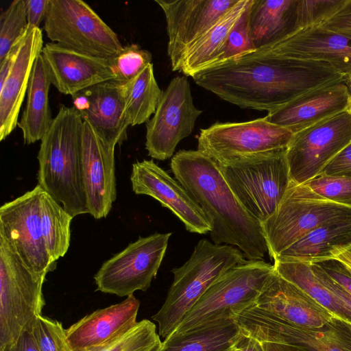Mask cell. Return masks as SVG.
Returning <instances> with one entry per match:
<instances>
[{
	"mask_svg": "<svg viewBox=\"0 0 351 351\" xmlns=\"http://www.w3.org/2000/svg\"><path fill=\"white\" fill-rule=\"evenodd\" d=\"M274 271V265L263 260L247 261L228 269L206 291L170 335L235 319L256 304Z\"/></svg>",
	"mask_w": 351,
	"mask_h": 351,
	"instance_id": "6",
	"label": "cell"
},
{
	"mask_svg": "<svg viewBox=\"0 0 351 351\" xmlns=\"http://www.w3.org/2000/svg\"><path fill=\"white\" fill-rule=\"evenodd\" d=\"M40 351H73L60 322L42 315L29 327Z\"/></svg>",
	"mask_w": 351,
	"mask_h": 351,
	"instance_id": "38",
	"label": "cell"
},
{
	"mask_svg": "<svg viewBox=\"0 0 351 351\" xmlns=\"http://www.w3.org/2000/svg\"><path fill=\"white\" fill-rule=\"evenodd\" d=\"M347 0H299L300 29L320 25L335 14Z\"/></svg>",
	"mask_w": 351,
	"mask_h": 351,
	"instance_id": "40",
	"label": "cell"
},
{
	"mask_svg": "<svg viewBox=\"0 0 351 351\" xmlns=\"http://www.w3.org/2000/svg\"><path fill=\"white\" fill-rule=\"evenodd\" d=\"M44 30L53 43L103 58L123 49L117 34L81 0H49Z\"/></svg>",
	"mask_w": 351,
	"mask_h": 351,
	"instance_id": "9",
	"label": "cell"
},
{
	"mask_svg": "<svg viewBox=\"0 0 351 351\" xmlns=\"http://www.w3.org/2000/svg\"><path fill=\"white\" fill-rule=\"evenodd\" d=\"M114 74V80L124 84L137 76L149 64L152 63V53L137 44L123 46L115 56L109 58Z\"/></svg>",
	"mask_w": 351,
	"mask_h": 351,
	"instance_id": "37",
	"label": "cell"
},
{
	"mask_svg": "<svg viewBox=\"0 0 351 351\" xmlns=\"http://www.w3.org/2000/svg\"><path fill=\"white\" fill-rule=\"evenodd\" d=\"M313 263L319 266L334 281L351 294V273L343 263L336 258H329Z\"/></svg>",
	"mask_w": 351,
	"mask_h": 351,
	"instance_id": "41",
	"label": "cell"
},
{
	"mask_svg": "<svg viewBox=\"0 0 351 351\" xmlns=\"http://www.w3.org/2000/svg\"><path fill=\"white\" fill-rule=\"evenodd\" d=\"M121 86L124 111L131 126L147 122L156 112L162 90L156 80L153 64Z\"/></svg>",
	"mask_w": 351,
	"mask_h": 351,
	"instance_id": "32",
	"label": "cell"
},
{
	"mask_svg": "<svg viewBox=\"0 0 351 351\" xmlns=\"http://www.w3.org/2000/svg\"><path fill=\"white\" fill-rule=\"evenodd\" d=\"M350 247L351 218L335 221L316 228L276 258L313 263L335 258Z\"/></svg>",
	"mask_w": 351,
	"mask_h": 351,
	"instance_id": "28",
	"label": "cell"
},
{
	"mask_svg": "<svg viewBox=\"0 0 351 351\" xmlns=\"http://www.w3.org/2000/svg\"><path fill=\"white\" fill-rule=\"evenodd\" d=\"M252 3V0H250L245 10L230 32L218 56L207 69L217 66L256 51L249 24V11Z\"/></svg>",
	"mask_w": 351,
	"mask_h": 351,
	"instance_id": "36",
	"label": "cell"
},
{
	"mask_svg": "<svg viewBox=\"0 0 351 351\" xmlns=\"http://www.w3.org/2000/svg\"><path fill=\"white\" fill-rule=\"evenodd\" d=\"M171 235L155 233L139 237L105 261L94 276L97 290L121 297L146 291L157 274Z\"/></svg>",
	"mask_w": 351,
	"mask_h": 351,
	"instance_id": "11",
	"label": "cell"
},
{
	"mask_svg": "<svg viewBox=\"0 0 351 351\" xmlns=\"http://www.w3.org/2000/svg\"><path fill=\"white\" fill-rule=\"evenodd\" d=\"M351 142L348 110L293 134L286 152L291 181L304 184Z\"/></svg>",
	"mask_w": 351,
	"mask_h": 351,
	"instance_id": "14",
	"label": "cell"
},
{
	"mask_svg": "<svg viewBox=\"0 0 351 351\" xmlns=\"http://www.w3.org/2000/svg\"><path fill=\"white\" fill-rule=\"evenodd\" d=\"M261 49L286 58L325 62L342 74L351 73V38L321 25L302 29Z\"/></svg>",
	"mask_w": 351,
	"mask_h": 351,
	"instance_id": "22",
	"label": "cell"
},
{
	"mask_svg": "<svg viewBox=\"0 0 351 351\" xmlns=\"http://www.w3.org/2000/svg\"><path fill=\"white\" fill-rule=\"evenodd\" d=\"M27 27L25 1H13L0 16V62L21 39Z\"/></svg>",
	"mask_w": 351,
	"mask_h": 351,
	"instance_id": "35",
	"label": "cell"
},
{
	"mask_svg": "<svg viewBox=\"0 0 351 351\" xmlns=\"http://www.w3.org/2000/svg\"><path fill=\"white\" fill-rule=\"evenodd\" d=\"M165 16L167 55L171 69L179 71L182 58L239 0H154Z\"/></svg>",
	"mask_w": 351,
	"mask_h": 351,
	"instance_id": "16",
	"label": "cell"
},
{
	"mask_svg": "<svg viewBox=\"0 0 351 351\" xmlns=\"http://www.w3.org/2000/svg\"><path fill=\"white\" fill-rule=\"evenodd\" d=\"M350 218L351 207L320 196L305 183L291 181L276 212L261 225L268 254L274 260L316 228Z\"/></svg>",
	"mask_w": 351,
	"mask_h": 351,
	"instance_id": "7",
	"label": "cell"
},
{
	"mask_svg": "<svg viewBox=\"0 0 351 351\" xmlns=\"http://www.w3.org/2000/svg\"><path fill=\"white\" fill-rule=\"evenodd\" d=\"M161 344L156 325L143 319L123 335L91 351H158Z\"/></svg>",
	"mask_w": 351,
	"mask_h": 351,
	"instance_id": "34",
	"label": "cell"
},
{
	"mask_svg": "<svg viewBox=\"0 0 351 351\" xmlns=\"http://www.w3.org/2000/svg\"><path fill=\"white\" fill-rule=\"evenodd\" d=\"M51 84L66 95L114 80L109 58L86 54L56 43H46L41 53Z\"/></svg>",
	"mask_w": 351,
	"mask_h": 351,
	"instance_id": "19",
	"label": "cell"
},
{
	"mask_svg": "<svg viewBox=\"0 0 351 351\" xmlns=\"http://www.w3.org/2000/svg\"><path fill=\"white\" fill-rule=\"evenodd\" d=\"M305 184L320 196L351 207V178L319 173Z\"/></svg>",
	"mask_w": 351,
	"mask_h": 351,
	"instance_id": "39",
	"label": "cell"
},
{
	"mask_svg": "<svg viewBox=\"0 0 351 351\" xmlns=\"http://www.w3.org/2000/svg\"><path fill=\"white\" fill-rule=\"evenodd\" d=\"M51 77L42 54L36 59L27 90V102L17 126L25 144L41 140L49 130L53 118L49 106Z\"/></svg>",
	"mask_w": 351,
	"mask_h": 351,
	"instance_id": "27",
	"label": "cell"
},
{
	"mask_svg": "<svg viewBox=\"0 0 351 351\" xmlns=\"http://www.w3.org/2000/svg\"><path fill=\"white\" fill-rule=\"evenodd\" d=\"M239 332L235 319L217 321L169 336L158 351H230Z\"/></svg>",
	"mask_w": 351,
	"mask_h": 351,
	"instance_id": "30",
	"label": "cell"
},
{
	"mask_svg": "<svg viewBox=\"0 0 351 351\" xmlns=\"http://www.w3.org/2000/svg\"><path fill=\"white\" fill-rule=\"evenodd\" d=\"M243 253L229 245L200 240L189 259L172 269L173 281L160 310L152 316L158 324V335L164 339L177 328L184 315L224 273L246 263Z\"/></svg>",
	"mask_w": 351,
	"mask_h": 351,
	"instance_id": "4",
	"label": "cell"
},
{
	"mask_svg": "<svg viewBox=\"0 0 351 351\" xmlns=\"http://www.w3.org/2000/svg\"><path fill=\"white\" fill-rule=\"evenodd\" d=\"M235 320L243 332L261 342L290 345L301 351H351V324L337 317L322 327L306 328L254 305Z\"/></svg>",
	"mask_w": 351,
	"mask_h": 351,
	"instance_id": "10",
	"label": "cell"
},
{
	"mask_svg": "<svg viewBox=\"0 0 351 351\" xmlns=\"http://www.w3.org/2000/svg\"><path fill=\"white\" fill-rule=\"evenodd\" d=\"M24 36V35H23ZM21 39L11 49L7 56L0 62V88L5 82L17 56Z\"/></svg>",
	"mask_w": 351,
	"mask_h": 351,
	"instance_id": "48",
	"label": "cell"
},
{
	"mask_svg": "<svg viewBox=\"0 0 351 351\" xmlns=\"http://www.w3.org/2000/svg\"><path fill=\"white\" fill-rule=\"evenodd\" d=\"M115 147L84 121L82 134V168L89 214L106 217L117 197Z\"/></svg>",
	"mask_w": 351,
	"mask_h": 351,
	"instance_id": "18",
	"label": "cell"
},
{
	"mask_svg": "<svg viewBox=\"0 0 351 351\" xmlns=\"http://www.w3.org/2000/svg\"><path fill=\"white\" fill-rule=\"evenodd\" d=\"M344 265H346V267H347V269L349 270V271L351 273V265H346V264H344Z\"/></svg>",
	"mask_w": 351,
	"mask_h": 351,
	"instance_id": "53",
	"label": "cell"
},
{
	"mask_svg": "<svg viewBox=\"0 0 351 351\" xmlns=\"http://www.w3.org/2000/svg\"><path fill=\"white\" fill-rule=\"evenodd\" d=\"M73 107L107 143L116 146L127 138L130 126L124 111L121 86L114 80L104 82L73 96Z\"/></svg>",
	"mask_w": 351,
	"mask_h": 351,
	"instance_id": "21",
	"label": "cell"
},
{
	"mask_svg": "<svg viewBox=\"0 0 351 351\" xmlns=\"http://www.w3.org/2000/svg\"><path fill=\"white\" fill-rule=\"evenodd\" d=\"M130 181L136 194L158 201L180 219L189 232L202 234L210 232V223L202 208L180 182L153 160L133 163Z\"/></svg>",
	"mask_w": 351,
	"mask_h": 351,
	"instance_id": "17",
	"label": "cell"
},
{
	"mask_svg": "<svg viewBox=\"0 0 351 351\" xmlns=\"http://www.w3.org/2000/svg\"><path fill=\"white\" fill-rule=\"evenodd\" d=\"M83 123L73 106L61 105L37 156L38 184L73 217L89 213L82 168Z\"/></svg>",
	"mask_w": 351,
	"mask_h": 351,
	"instance_id": "3",
	"label": "cell"
},
{
	"mask_svg": "<svg viewBox=\"0 0 351 351\" xmlns=\"http://www.w3.org/2000/svg\"><path fill=\"white\" fill-rule=\"evenodd\" d=\"M192 78L223 100L269 112L311 90L346 80V75L325 62L286 58L258 49Z\"/></svg>",
	"mask_w": 351,
	"mask_h": 351,
	"instance_id": "1",
	"label": "cell"
},
{
	"mask_svg": "<svg viewBox=\"0 0 351 351\" xmlns=\"http://www.w3.org/2000/svg\"><path fill=\"white\" fill-rule=\"evenodd\" d=\"M255 306L289 323L306 328L322 327L335 317L276 271L258 296Z\"/></svg>",
	"mask_w": 351,
	"mask_h": 351,
	"instance_id": "24",
	"label": "cell"
},
{
	"mask_svg": "<svg viewBox=\"0 0 351 351\" xmlns=\"http://www.w3.org/2000/svg\"><path fill=\"white\" fill-rule=\"evenodd\" d=\"M43 189L37 184L0 208V237L32 271L47 274L56 269L43 236L40 200Z\"/></svg>",
	"mask_w": 351,
	"mask_h": 351,
	"instance_id": "13",
	"label": "cell"
},
{
	"mask_svg": "<svg viewBox=\"0 0 351 351\" xmlns=\"http://www.w3.org/2000/svg\"><path fill=\"white\" fill-rule=\"evenodd\" d=\"M25 1L28 27H39L40 23L45 19L49 0Z\"/></svg>",
	"mask_w": 351,
	"mask_h": 351,
	"instance_id": "45",
	"label": "cell"
},
{
	"mask_svg": "<svg viewBox=\"0 0 351 351\" xmlns=\"http://www.w3.org/2000/svg\"><path fill=\"white\" fill-rule=\"evenodd\" d=\"M315 275L320 282L341 302L342 305L351 313V294L334 281L317 265L311 263Z\"/></svg>",
	"mask_w": 351,
	"mask_h": 351,
	"instance_id": "44",
	"label": "cell"
},
{
	"mask_svg": "<svg viewBox=\"0 0 351 351\" xmlns=\"http://www.w3.org/2000/svg\"><path fill=\"white\" fill-rule=\"evenodd\" d=\"M73 218L62 206L43 191L40 200L41 228L47 252L53 262L68 251Z\"/></svg>",
	"mask_w": 351,
	"mask_h": 351,
	"instance_id": "33",
	"label": "cell"
},
{
	"mask_svg": "<svg viewBox=\"0 0 351 351\" xmlns=\"http://www.w3.org/2000/svg\"><path fill=\"white\" fill-rule=\"evenodd\" d=\"M350 88L346 80L311 90L278 109L265 119L293 134L348 110Z\"/></svg>",
	"mask_w": 351,
	"mask_h": 351,
	"instance_id": "20",
	"label": "cell"
},
{
	"mask_svg": "<svg viewBox=\"0 0 351 351\" xmlns=\"http://www.w3.org/2000/svg\"><path fill=\"white\" fill-rule=\"evenodd\" d=\"M250 0L238 3L217 21L183 56L179 72L193 77L215 60Z\"/></svg>",
	"mask_w": 351,
	"mask_h": 351,
	"instance_id": "29",
	"label": "cell"
},
{
	"mask_svg": "<svg viewBox=\"0 0 351 351\" xmlns=\"http://www.w3.org/2000/svg\"><path fill=\"white\" fill-rule=\"evenodd\" d=\"M346 81L350 86H351V73L346 75Z\"/></svg>",
	"mask_w": 351,
	"mask_h": 351,
	"instance_id": "51",
	"label": "cell"
},
{
	"mask_svg": "<svg viewBox=\"0 0 351 351\" xmlns=\"http://www.w3.org/2000/svg\"><path fill=\"white\" fill-rule=\"evenodd\" d=\"M320 173L351 178V142L324 167Z\"/></svg>",
	"mask_w": 351,
	"mask_h": 351,
	"instance_id": "42",
	"label": "cell"
},
{
	"mask_svg": "<svg viewBox=\"0 0 351 351\" xmlns=\"http://www.w3.org/2000/svg\"><path fill=\"white\" fill-rule=\"evenodd\" d=\"M298 2L299 0H252L249 24L256 49L274 45L300 30Z\"/></svg>",
	"mask_w": 351,
	"mask_h": 351,
	"instance_id": "26",
	"label": "cell"
},
{
	"mask_svg": "<svg viewBox=\"0 0 351 351\" xmlns=\"http://www.w3.org/2000/svg\"><path fill=\"white\" fill-rule=\"evenodd\" d=\"M202 113L194 105L187 77L173 78L146 124L148 156L159 160L171 158L178 143L191 134Z\"/></svg>",
	"mask_w": 351,
	"mask_h": 351,
	"instance_id": "15",
	"label": "cell"
},
{
	"mask_svg": "<svg viewBox=\"0 0 351 351\" xmlns=\"http://www.w3.org/2000/svg\"><path fill=\"white\" fill-rule=\"evenodd\" d=\"M264 351H301L298 348L287 344L262 342Z\"/></svg>",
	"mask_w": 351,
	"mask_h": 351,
	"instance_id": "49",
	"label": "cell"
},
{
	"mask_svg": "<svg viewBox=\"0 0 351 351\" xmlns=\"http://www.w3.org/2000/svg\"><path fill=\"white\" fill-rule=\"evenodd\" d=\"M350 104H349V108H348V110L351 113V86H350Z\"/></svg>",
	"mask_w": 351,
	"mask_h": 351,
	"instance_id": "52",
	"label": "cell"
},
{
	"mask_svg": "<svg viewBox=\"0 0 351 351\" xmlns=\"http://www.w3.org/2000/svg\"><path fill=\"white\" fill-rule=\"evenodd\" d=\"M0 351H40L34 336L28 328L24 330L12 345Z\"/></svg>",
	"mask_w": 351,
	"mask_h": 351,
	"instance_id": "46",
	"label": "cell"
},
{
	"mask_svg": "<svg viewBox=\"0 0 351 351\" xmlns=\"http://www.w3.org/2000/svg\"><path fill=\"white\" fill-rule=\"evenodd\" d=\"M230 351H238V350H237L236 349H234V348L232 347V350H231Z\"/></svg>",
	"mask_w": 351,
	"mask_h": 351,
	"instance_id": "54",
	"label": "cell"
},
{
	"mask_svg": "<svg viewBox=\"0 0 351 351\" xmlns=\"http://www.w3.org/2000/svg\"><path fill=\"white\" fill-rule=\"evenodd\" d=\"M43 47L42 29L27 27L12 67L0 88V141L17 126L32 68Z\"/></svg>",
	"mask_w": 351,
	"mask_h": 351,
	"instance_id": "25",
	"label": "cell"
},
{
	"mask_svg": "<svg viewBox=\"0 0 351 351\" xmlns=\"http://www.w3.org/2000/svg\"><path fill=\"white\" fill-rule=\"evenodd\" d=\"M293 133L265 117L237 123H215L202 129L197 149L217 162L287 148Z\"/></svg>",
	"mask_w": 351,
	"mask_h": 351,
	"instance_id": "12",
	"label": "cell"
},
{
	"mask_svg": "<svg viewBox=\"0 0 351 351\" xmlns=\"http://www.w3.org/2000/svg\"><path fill=\"white\" fill-rule=\"evenodd\" d=\"M170 167L209 221L213 243L237 246L248 261L263 260L268 248L261 225L236 197L217 163L198 149L180 150Z\"/></svg>",
	"mask_w": 351,
	"mask_h": 351,
	"instance_id": "2",
	"label": "cell"
},
{
	"mask_svg": "<svg viewBox=\"0 0 351 351\" xmlns=\"http://www.w3.org/2000/svg\"><path fill=\"white\" fill-rule=\"evenodd\" d=\"M45 276L29 269L0 237V350L42 315Z\"/></svg>",
	"mask_w": 351,
	"mask_h": 351,
	"instance_id": "8",
	"label": "cell"
},
{
	"mask_svg": "<svg viewBox=\"0 0 351 351\" xmlns=\"http://www.w3.org/2000/svg\"><path fill=\"white\" fill-rule=\"evenodd\" d=\"M274 261V269L280 276L298 287L335 317L351 324V313L320 282L311 263L280 258Z\"/></svg>",
	"mask_w": 351,
	"mask_h": 351,
	"instance_id": "31",
	"label": "cell"
},
{
	"mask_svg": "<svg viewBox=\"0 0 351 351\" xmlns=\"http://www.w3.org/2000/svg\"><path fill=\"white\" fill-rule=\"evenodd\" d=\"M335 258L343 264L351 265V247L338 254Z\"/></svg>",
	"mask_w": 351,
	"mask_h": 351,
	"instance_id": "50",
	"label": "cell"
},
{
	"mask_svg": "<svg viewBox=\"0 0 351 351\" xmlns=\"http://www.w3.org/2000/svg\"><path fill=\"white\" fill-rule=\"evenodd\" d=\"M321 26L351 38V0L345 4Z\"/></svg>",
	"mask_w": 351,
	"mask_h": 351,
	"instance_id": "43",
	"label": "cell"
},
{
	"mask_svg": "<svg viewBox=\"0 0 351 351\" xmlns=\"http://www.w3.org/2000/svg\"><path fill=\"white\" fill-rule=\"evenodd\" d=\"M286 152L216 162L236 197L260 223L276 212L291 182Z\"/></svg>",
	"mask_w": 351,
	"mask_h": 351,
	"instance_id": "5",
	"label": "cell"
},
{
	"mask_svg": "<svg viewBox=\"0 0 351 351\" xmlns=\"http://www.w3.org/2000/svg\"><path fill=\"white\" fill-rule=\"evenodd\" d=\"M232 347L238 351H264L262 342L243 332L241 329Z\"/></svg>",
	"mask_w": 351,
	"mask_h": 351,
	"instance_id": "47",
	"label": "cell"
},
{
	"mask_svg": "<svg viewBox=\"0 0 351 351\" xmlns=\"http://www.w3.org/2000/svg\"><path fill=\"white\" fill-rule=\"evenodd\" d=\"M140 302L134 295L86 315L66 329L73 351H91L123 335L136 323Z\"/></svg>",
	"mask_w": 351,
	"mask_h": 351,
	"instance_id": "23",
	"label": "cell"
}]
</instances>
